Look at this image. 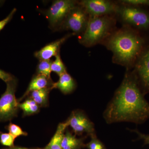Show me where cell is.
Masks as SVG:
<instances>
[{"instance_id":"8","label":"cell","mask_w":149,"mask_h":149,"mask_svg":"<svg viewBox=\"0 0 149 149\" xmlns=\"http://www.w3.org/2000/svg\"><path fill=\"white\" fill-rule=\"evenodd\" d=\"M134 66L133 72L141 92L145 96L149 93V45L146 46Z\"/></svg>"},{"instance_id":"25","label":"cell","mask_w":149,"mask_h":149,"mask_svg":"<svg viewBox=\"0 0 149 149\" xmlns=\"http://www.w3.org/2000/svg\"><path fill=\"white\" fill-rule=\"evenodd\" d=\"M130 130L131 132L136 133L138 135L139 139L143 140L145 144L149 145V135L148 134H146L145 133H141L137 129Z\"/></svg>"},{"instance_id":"22","label":"cell","mask_w":149,"mask_h":149,"mask_svg":"<svg viewBox=\"0 0 149 149\" xmlns=\"http://www.w3.org/2000/svg\"><path fill=\"white\" fill-rule=\"evenodd\" d=\"M122 4L141 8L143 6H149V0H122L119 1Z\"/></svg>"},{"instance_id":"18","label":"cell","mask_w":149,"mask_h":149,"mask_svg":"<svg viewBox=\"0 0 149 149\" xmlns=\"http://www.w3.org/2000/svg\"><path fill=\"white\" fill-rule=\"evenodd\" d=\"M52 72L56 73L59 76L67 72L66 68L58 53L55 56V59L52 62L51 66Z\"/></svg>"},{"instance_id":"3","label":"cell","mask_w":149,"mask_h":149,"mask_svg":"<svg viewBox=\"0 0 149 149\" xmlns=\"http://www.w3.org/2000/svg\"><path fill=\"white\" fill-rule=\"evenodd\" d=\"M116 21L111 15L90 16L88 25L79 42L86 47L103 42L112 33Z\"/></svg>"},{"instance_id":"24","label":"cell","mask_w":149,"mask_h":149,"mask_svg":"<svg viewBox=\"0 0 149 149\" xmlns=\"http://www.w3.org/2000/svg\"><path fill=\"white\" fill-rule=\"evenodd\" d=\"M16 8H13L6 18L0 21V32L4 28L6 24H7L12 19L13 17L15 14L16 13Z\"/></svg>"},{"instance_id":"21","label":"cell","mask_w":149,"mask_h":149,"mask_svg":"<svg viewBox=\"0 0 149 149\" xmlns=\"http://www.w3.org/2000/svg\"><path fill=\"white\" fill-rule=\"evenodd\" d=\"M15 138L9 133L0 132V143L3 146L12 148L14 147V143Z\"/></svg>"},{"instance_id":"10","label":"cell","mask_w":149,"mask_h":149,"mask_svg":"<svg viewBox=\"0 0 149 149\" xmlns=\"http://www.w3.org/2000/svg\"><path fill=\"white\" fill-rule=\"evenodd\" d=\"M66 121L75 135L86 133L91 137L96 136L94 123L83 111L80 110L72 111Z\"/></svg>"},{"instance_id":"9","label":"cell","mask_w":149,"mask_h":149,"mask_svg":"<svg viewBox=\"0 0 149 149\" xmlns=\"http://www.w3.org/2000/svg\"><path fill=\"white\" fill-rule=\"evenodd\" d=\"M78 4L91 17L116 14L118 7L115 3L107 0H83L78 2Z\"/></svg>"},{"instance_id":"20","label":"cell","mask_w":149,"mask_h":149,"mask_svg":"<svg viewBox=\"0 0 149 149\" xmlns=\"http://www.w3.org/2000/svg\"><path fill=\"white\" fill-rule=\"evenodd\" d=\"M7 129L8 130L9 133L11 134L16 139L17 137L20 136H27V133L23 131L19 126L10 123L8 126L7 127Z\"/></svg>"},{"instance_id":"15","label":"cell","mask_w":149,"mask_h":149,"mask_svg":"<svg viewBox=\"0 0 149 149\" xmlns=\"http://www.w3.org/2000/svg\"><path fill=\"white\" fill-rule=\"evenodd\" d=\"M83 139H78L67 130L62 141V149H80L83 146Z\"/></svg>"},{"instance_id":"12","label":"cell","mask_w":149,"mask_h":149,"mask_svg":"<svg viewBox=\"0 0 149 149\" xmlns=\"http://www.w3.org/2000/svg\"><path fill=\"white\" fill-rule=\"evenodd\" d=\"M54 83L52 79H49L42 74H37L32 78L27 90L22 97L17 100L18 102H21L33 91H38L45 88H52Z\"/></svg>"},{"instance_id":"23","label":"cell","mask_w":149,"mask_h":149,"mask_svg":"<svg viewBox=\"0 0 149 149\" xmlns=\"http://www.w3.org/2000/svg\"><path fill=\"white\" fill-rule=\"evenodd\" d=\"M91 141L87 144L89 149H106L102 142L97 139L96 136H92Z\"/></svg>"},{"instance_id":"5","label":"cell","mask_w":149,"mask_h":149,"mask_svg":"<svg viewBox=\"0 0 149 149\" xmlns=\"http://www.w3.org/2000/svg\"><path fill=\"white\" fill-rule=\"evenodd\" d=\"M6 84L5 92L0 97V121L10 120L16 117L19 109L15 96L17 80L14 77Z\"/></svg>"},{"instance_id":"13","label":"cell","mask_w":149,"mask_h":149,"mask_svg":"<svg viewBox=\"0 0 149 149\" xmlns=\"http://www.w3.org/2000/svg\"><path fill=\"white\" fill-rule=\"evenodd\" d=\"M76 87V83L70 74L65 72L59 76L57 82L54 83L52 89L57 88L64 94L72 93Z\"/></svg>"},{"instance_id":"4","label":"cell","mask_w":149,"mask_h":149,"mask_svg":"<svg viewBox=\"0 0 149 149\" xmlns=\"http://www.w3.org/2000/svg\"><path fill=\"white\" fill-rule=\"evenodd\" d=\"M116 14L127 26L134 27L136 30H149V12L148 11L141 8L120 4Z\"/></svg>"},{"instance_id":"7","label":"cell","mask_w":149,"mask_h":149,"mask_svg":"<svg viewBox=\"0 0 149 149\" xmlns=\"http://www.w3.org/2000/svg\"><path fill=\"white\" fill-rule=\"evenodd\" d=\"M78 2L72 0H56L46 12V15L50 27L59 29L67 15Z\"/></svg>"},{"instance_id":"2","label":"cell","mask_w":149,"mask_h":149,"mask_svg":"<svg viewBox=\"0 0 149 149\" xmlns=\"http://www.w3.org/2000/svg\"><path fill=\"white\" fill-rule=\"evenodd\" d=\"M103 42L113 53V62L127 68L134 66L146 46L139 32L127 25L113 32Z\"/></svg>"},{"instance_id":"17","label":"cell","mask_w":149,"mask_h":149,"mask_svg":"<svg viewBox=\"0 0 149 149\" xmlns=\"http://www.w3.org/2000/svg\"><path fill=\"white\" fill-rule=\"evenodd\" d=\"M19 108L22 110L23 116L36 114L40 111V107L31 98L25 100L23 102L19 103Z\"/></svg>"},{"instance_id":"19","label":"cell","mask_w":149,"mask_h":149,"mask_svg":"<svg viewBox=\"0 0 149 149\" xmlns=\"http://www.w3.org/2000/svg\"><path fill=\"white\" fill-rule=\"evenodd\" d=\"M52 62L51 60L40 61L37 68V74H42L51 79V66Z\"/></svg>"},{"instance_id":"27","label":"cell","mask_w":149,"mask_h":149,"mask_svg":"<svg viewBox=\"0 0 149 149\" xmlns=\"http://www.w3.org/2000/svg\"><path fill=\"white\" fill-rule=\"evenodd\" d=\"M41 149L40 148H21V147H13L8 149Z\"/></svg>"},{"instance_id":"1","label":"cell","mask_w":149,"mask_h":149,"mask_svg":"<svg viewBox=\"0 0 149 149\" xmlns=\"http://www.w3.org/2000/svg\"><path fill=\"white\" fill-rule=\"evenodd\" d=\"M106 122H129L136 124L149 119V102L144 97L134 72H127L103 113Z\"/></svg>"},{"instance_id":"26","label":"cell","mask_w":149,"mask_h":149,"mask_svg":"<svg viewBox=\"0 0 149 149\" xmlns=\"http://www.w3.org/2000/svg\"><path fill=\"white\" fill-rule=\"evenodd\" d=\"M14 77L12 74L0 69V79L6 83L12 80Z\"/></svg>"},{"instance_id":"14","label":"cell","mask_w":149,"mask_h":149,"mask_svg":"<svg viewBox=\"0 0 149 149\" xmlns=\"http://www.w3.org/2000/svg\"><path fill=\"white\" fill-rule=\"evenodd\" d=\"M68 126L66 121L60 123L53 137L44 149H62V141L64 137L65 131Z\"/></svg>"},{"instance_id":"6","label":"cell","mask_w":149,"mask_h":149,"mask_svg":"<svg viewBox=\"0 0 149 149\" xmlns=\"http://www.w3.org/2000/svg\"><path fill=\"white\" fill-rule=\"evenodd\" d=\"M89 18V15L78 2L69 12L59 29L70 30L74 35H82L86 29Z\"/></svg>"},{"instance_id":"16","label":"cell","mask_w":149,"mask_h":149,"mask_svg":"<svg viewBox=\"0 0 149 149\" xmlns=\"http://www.w3.org/2000/svg\"><path fill=\"white\" fill-rule=\"evenodd\" d=\"M52 88H47L33 91L30 93V98L32 99L40 107L47 106L49 95Z\"/></svg>"},{"instance_id":"11","label":"cell","mask_w":149,"mask_h":149,"mask_svg":"<svg viewBox=\"0 0 149 149\" xmlns=\"http://www.w3.org/2000/svg\"><path fill=\"white\" fill-rule=\"evenodd\" d=\"M73 35H74L72 33H70L55 42L46 45L40 50L35 52L34 54L35 57L40 61L50 60L52 57L55 56L59 53L61 45Z\"/></svg>"}]
</instances>
